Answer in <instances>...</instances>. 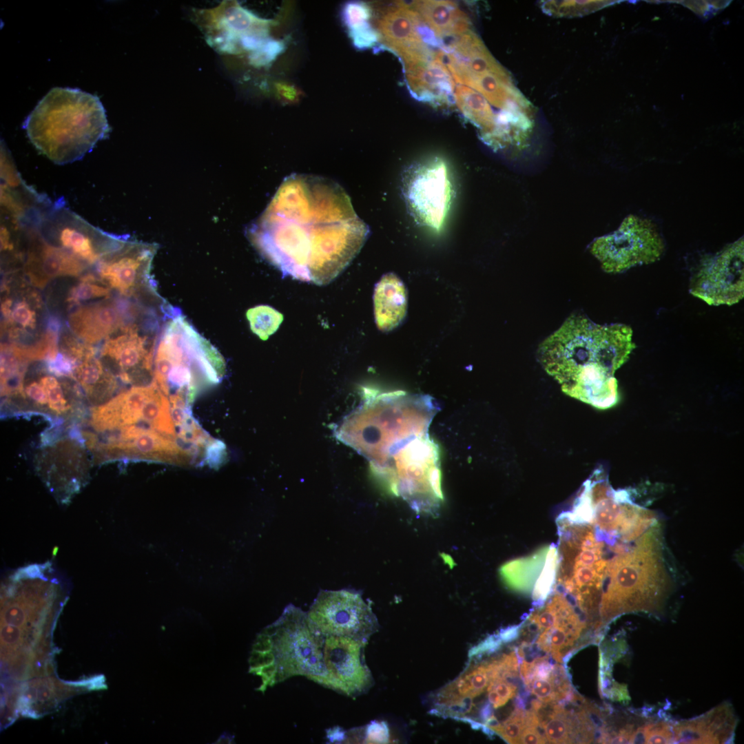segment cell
<instances>
[{
  "label": "cell",
  "instance_id": "7402d4cb",
  "mask_svg": "<svg viewBox=\"0 0 744 744\" xmlns=\"http://www.w3.org/2000/svg\"><path fill=\"white\" fill-rule=\"evenodd\" d=\"M30 235L23 269L32 286L42 289L56 278L76 277L89 267L66 249L47 241L37 228Z\"/></svg>",
  "mask_w": 744,
  "mask_h": 744
},
{
  "label": "cell",
  "instance_id": "7a4b0ae2",
  "mask_svg": "<svg viewBox=\"0 0 744 744\" xmlns=\"http://www.w3.org/2000/svg\"><path fill=\"white\" fill-rule=\"evenodd\" d=\"M635 347L629 326L601 325L572 314L539 344L537 358L567 395L608 409L619 398L614 373Z\"/></svg>",
  "mask_w": 744,
  "mask_h": 744
},
{
  "label": "cell",
  "instance_id": "d590c367",
  "mask_svg": "<svg viewBox=\"0 0 744 744\" xmlns=\"http://www.w3.org/2000/svg\"><path fill=\"white\" fill-rule=\"evenodd\" d=\"M279 92L285 101L288 102L296 101L298 99L297 90L289 85H280Z\"/></svg>",
  "mask_w": 744,
  "mask_h": 744
},
{
  "label": "cell",
  "instance_id": "52a82bcc",
  "mask_svg": "<svg viewBox=\"0 0 744 744\" xmlns=\"http://www.w3.org/2000/svg\"><path fill=\"white\" fill-rule=\"evenodd\" d=\"M559 541L556 586L578 606L599 599L608 564L603 541L592 525L572 519L564 511L557 518Z\"/></svg>",
  "mask_w": 744,
  "mask_h": 744
},
{
  "label": "cell",
  "instance_id": "277c9868",
  "mask_svg": "<svg viewBox=\"0 0 744 744\" xmlns=\"http://www.w3.org/2000/svg\"><path fill=\"white\" fill-rule=\"evenodd\" d=\"M23 127L37 151L57 165L81 159L111 130L97 96L59 87L38 103Z\"/></svg>",
  "mask_w": 744,
  "mask_h": 744
},
{
  "label": "cell",
  "instance_id": "603a6c76",
  "mask_svg": "<svg viewBox=\"0 0 744 744\" xmlns=\"http://www.w3.org/2000/svg\"><path fill=\"white\" fill-rule=\"evenodd\" d=\"M737 718L730 703H723L692 719L674 724V743H726L732 741Z\"/></svg>",
  "mask_w": 744,
  "mask_h": 744
},
{
  "label": "cell",
  "instance_id": "9c48e42d",
  "mask_svg": "<svg viewBox=\"0 0 744 744\" xmlns=\"http://www.w3.org/2000/svg\"><path fill=\"white\" fill-rule=\"evenodd\" d=\"M664 243L650 220L630 215L612 234L597 238L591 253L608 273H620L629 268L658 260Z\"/></svg>",
  "mask_w": 744,
  "mask_h": 744
},
{
  "label": "cell",
  "instance_id": "4fadbf2b",
  "mask_svg": "<svg viewBox=\"0 0 744 744\" xmlns=\"http://www.w3.org/2000/svg\"><path fill=\"white\" fill-rule=\"evenodd\" d=\"M157 245L127 236L116 249L97 263L100 279L122 297L137 299L143 295L158 296L151 277Z\"/></svg>",
  "mask_w": 744,
  "mask_h": 744
},
{
  "label": "cell",
  "instance_id": "44dd1931",
  "mask_svg": "<svg viewBox=\"0 0 744 744\" xmlns=\"http://www.w3.org/2000/svg\"><path fill=\"white\" fill-rule=\"evenodd\" d=\"M558 561L557 547L551 544L510 561L502 567L501 574L510 589L530 595L535 607H538L556 587Z\"/></svg>",
  "mask_w": 744,
  "mask_h": 744
},
{
  "label": "cell",
  "instance_id": "6da1fadb",
  "mask_svg": "<svg viewBox=\"0 0 744 744\" xmlns=\"http://www.w3.org/2000/svg\"><path fill=\"white\" fill-rule=\"evenodd\" d=\"M369 234L337 183L322 176L287 177L247 236L285 276L324 285L338 277Z\"/></svg>",
  "mask_w": 744,
  "mask_h": 744
},
{
  "label": "cell",
  "instance_id": "7c38bea8",
  "mask_svg": "<svg viewBox=\"0 0 744 744\" xmlns=\"http://www.w3.org/2000/svg\"><path fill=\"white\" fill-rule=\"evenodd\" d=\"M311 626L322 635L368 641L379 628L377 618L361 595L347 590H321L307 612Z\"/></svg>",
  "mask_w": 744,
  "mask_h": 744
},
{
  "label": "cell",
  "instance_id": "e0dca14e",
  "mask_svg": "<svg viewBox=\"0 0 744 744\" xmlns=\"http://www.w3.org/2000/svg\"><path fill=\"white\" fill-rule=\"evenodd\" d=\"M70 379L52 373L47 366L32 376L25 373L16 398L17 407L58 418L79 417L87 402L77 383L70 384Z\"/></svg>",
  "mask_w": 744,
  "mask_h": 744
},
{
  "label": "cell",
  "instance_id": "5b68a950",
  "mask_svg": "<svg viewBox=\"0 0 744 744\" xmlns=\"http://www.w3.org/2000/svg\"><path fill=\"white\" fill-rule=\"evenodd\" d=\"M158 340L152 382L170 402L190 403L200 391L223 378V357L179 309L169 305Z\"/></svg>",
  "mask_w": 744,
  "mask_h": 744
},
{
  "label": "cell",
  "instance_id": "4316f807",
  "mask_svg": "<svg viewBox=\"0 0 744 744\" xmlns=\"http://www.w3.org/2000/svg\"><path fill=\"white\" fill-rule=\"evenodd\" d=\"M374 316L379 330L387 332L399 326L406 315L407 292L403 282L387 273L375 285Z\"/></svg>",
  "mask_w": 744,
  "mask_h": 744
},
{
  "label": "cell",
  "instance_id": "8fae6325",
  "mask_svg": "<svg viewBox=\"0 0 744 744\" xmlns=\"http://www.w3.org/2000/svg\"><path fill=\"white\" fill-rule=\"evenodd\" d=\"M83 437L97 463L124 458L185 462L192 456L179 439L153 430L130 428L108 433L86 431Z\"/></svg>",
  "mask_w": 744,
  "mask_h": 744
},
{
  "label": "cell",
  "instance_id": "8992f818",
  "mask_svg": "<svg viewBox=\"0 0 744 744\" xmlns=\"http://www.w3.org/2000/svg\"><path fill=\"white\" fill-rule=\"evenodd\" d=\"M264 632L269 636L268 651L273 657L272 665L256 672L262 677L264 686H272L293 676H304L335 690L323 657L325 637L311 626L307 613L289 604Z\"/></svg>",
  "mask_w": 744,
  "mask_h": 744
},
{
  "label": "cell",
  "instance_id": "4dcf8cb0",
  "mask_svg": "<svg viewBox=\"0 0 744 744\" xmlns=\"http://www.w3.org/2000/svg\"><path fill=\"white\" fill-rule=\"evenodd\" d=\"M251 330L262 340H267L279 328L283 316L268 305H258L247 311Z\"/></svg>",
  "mask_w": 744,
  "mask_h": 744
},
{
  "label": "cell",
  "instance_id": "f546056e",
  "mask_svg": "<svg viewBox=\"0 0 744 744\" xmlns=\"http://www.w3.org/2000/svg\"><path fill=\"white\" fill-rule=\"evenodd\" d=\"M453 94L458 108L468 118L486 132L494 130L492 110L480 94L462 85L455 86Z\"/></svg>",
  "mask_w": 744,
  "mask_h": 744
},
{
  "label": "cell",
  "instance_id": "8d00e7d4",
  "mask_svg": "<svg viewBox=\"0 0 744 744\" xmlns=\"http://www.w3.org/2000/svg\"><path fill=\"white\" fill-rule=\"evenodd\" d=\"M1 633L3 640L9 643L17 642L20 636L17 629L10 627L3 628Z\"/></svg>",
  "mask_w": 744,
  "mask_h": 744
},
{
  "label": "cell",
  "instance_id": "484cf974",
  "mask_svg": "<svg viewBox=\"0 0 744 744\" xmlns=\"http://www.w3.org/2000/svg\"><path fill=\"white\" fill-rule=\"evenodd\" d=\"M38 464L41 472L46 473L48 480L63 479L79 484L87 468V456L85 448L72 440L58 441L48 446L39 454Z\"/></svg>",
  "mask_w": 744,
  "mask_h": 744
},
{
  "label": "cell",
  "instance_id": "ba28073f",
  "mask_svg": "<svg viewBox=\"0 0 744 744\" xmlns=\"http://www.w3.org/2000/svg\"><path fill=\"white\" fill-rule=\"evenodd\" d=\"M49 201L36 223L41 236L90 265L117 249L127 236L110 234L93 226L64 205Z\"/></svg>",
  "mask_w": 744,
  "mask_h": 744
},
{
  "label": "cell",
  "instance_id": "30bf717a",
  "mask_svg": "<svg viewBox=\"0 0 744 744\" xmlns=\"http://www.w3.org/2000/svg\"><path fill=\"white\" fill-rule=\"evenodd\" d=\"M166 413L165 400L152 383L132 386L107 402L92 407L88 424L94 433H107L129 428L157 431Z\"/></svg>",
  "mask_w": 744,
  "mask_h": 744
},
{
  "label": "cell",
  "instance_id": "d6a6232c",
  "mask_svg": "<svg viewBox=\"0 0 744 744\" xmlns=\"http://www.w3.org/2000/svg\"><path fill=\"white\" fill-rule=\"evenodd\" d=\"M112 289L94 275L86 274L69 291L67 302L72 306L96 298H109Z\"/></svg>",
  "mask_w": 744,
  "mask_h": 744
},
{
  "label": "cell",
  "instance_id": "f1b7e54d",
  "mask_svg": "<svg viewBox=\"0 0 744 744\" xmlns=\"http://www.w3.org/2000/svg\"><path fill=\"white\" fill-rule=\"evenodd\" d=\"M40 300L34 292L22 293L12 299L3 298L1 310L3 316L1 329L6 331L11 340H17L30 335L37 327L38 316L36 309L41 307Z\"/></svg>",
  "mask_w": 744,
  "mask_h": 744
},
{
  "label": "cell",
  "instance_id": "3957f363",
  "mask_svg": "<svg viewBox=\"0 0 744 744\" xmlns=\"http://www.w3.org/2000/svg\"><path fill=\"white\" fill-rule=\"evenodd\" d=\"M438 410L428 395L367 390L360 404L335 425L334 435L375 469L409 440L428 433Z\"/></svg>",
  "mask_w": 744,
  "mask_h": 744
},
{
  "label": "cell",
  "instance_id": "ac0fdd59",
  "mask_svg": "<svg viewBox=\"0 0 744 744\" xmlns=\"http://www.w3.org/2000/svg\"><path fill=\"white\" fill-rule=\"evenodd\" d=\"M130 299L109 298L81 304L69 315L71 331L82 342L91 346L105 341L123 329L141 326L139 319L152 313L145 311L141 304Z\"/></svg>",
  "mask_w": 744,
  "mask_h": 744
},
{
  "label": "cell",
  "instance_id": "d4e9b609",
  "mask_svg": "<svg viewBox=\"0 0 744 744\" xmlns=\"http://www.w3.org/2000/svg\"><path fill=\"white\" fill-rule=\"evenodd\" d=\"M404 68L409 89L415 97L433 103L449 102L455 84L451 74L435 54L431 60Z\"/></svg>",
  "mask_w": 744,
  "mask_h": 744
},
{
  "label": "cell",
  "instance_id": "cb8c5ba5",
  "mask_svg": "<svg viewBox=\"0 0 744 744\" xmlns=\"http://www.w3.org/2000/svg\"><path fill=\"white\" fill-rule=\"evenodd\" d=\"M72 378L92 407L107 402L118 393V378L96 356L92 346L74 360Z\"/></svg>",
  "mask_w": 744,
  "mask_h": 744
},
{
  "label": "cell",
  "instance_id": "d6986e66",
  "mask_svg": "<svg viewBox=\"0 0 744 744\" xmlns=\"http://www.w3.org/2000/svg\"><path fill=\"white\" fill-rule=\"evenodd\" d=\"M379 36L385 45L401 59L404 66L433 59L426 45L430 30L408 4L396 3L378 21Z\"/></svg>",
  "mask_w": 744,
  "mask_h": 744
},
{
  "label": "cell",
  "instance_id": "836d02e7",
  "mask_svg": "<svg viewBox=\"0 0 744 744\" xmlns=\"http://www.w3.org/2000/svg\"><path fill=\"white\" fill-rule=\"evenodd\" d=\"M527 724V711L517 707L502 723L493 727L490 731L502 736L509 743H519L521 735Z\"/></svg>",
  "mask_w": 744,
  "mask_h": 744
},
{
  "label": "cell",
  "instance_id": "e575fe53",
  "mask_svg": "<svg viewBox=\"0 0 744 744\" xmlns=\"http://www.w3.org/2000/svg\"><path fill=\"white\" fill-rule=\"evenodd\" d=\"M364 743H387L389 741V730L384 721H372L364 728Z\"/></svg>",
  "mask_w": 744,
  "mask_h": 744
},
{
  "label": "cell",
  "instance_id": "1f68e13d",
  "mask_svg": "<svg viewBox=\"0 0 744 744\" xmlns=\"http://www.w3.org/2000/svg\"><path fill=\"white\" fill-rule=\"evenodd\" d=\"M370 16L369 7L363 3L353 1L344 6L342 17L352 39L364 38L373 32L369 22Z\"/></svg>",
  "mask_w": 744,
  "mask_h": 744
},
{
  "label": "cell",
  "instance_id": "74e56055",
  "mask_svg": "<svg viewBox=\"0 0 744 744\" xmlns=\"http://www.w3.org/2000/svg\"><path fill=\"white\" fill-rule=\"evenodd\" d=\"M327 737L329 741H344L346 737V732L342 730L341 728L334 727L327 732Z\"/></svg>",
  "mask_w": 744,
  "mask_h": 744
},
{
  "label": "cell",
  "instance_id": "9a60e30c",
  "mask_svg": "<svg viewBox=\"0 0 744 744\" xmlns=\"http://www.w3.org/2000/svg\"><path fill=\"white\" fill-rule=\"evenodd\" d=\"M156 337L141 326L123 329L104 341L101 360L118 379L131 386L152 382Z\"/></svg>",
  "mask_w": 744,
  "mask_h": 744
},
{
  "label": "cell",
  "instance_id": "83f0119b",
  "mask_svg": "<svg viewBox=\"0 0 744 744\" xmlns=\"http://www.w3.org/2000/svg\"><path fill=\"white\" fill-rule=\"evenodd\" d=\"M410 7L437 37H455L468 31V18L452 1H416Z\"/></svg>",
  "mask_w": 744,
  "mask_h": 744
},
{
  "label": "cell",
  "instance_id": "2e32d148",
  "mask_svg": "<svg viewBox=\"0 0 744 744\" xmlns=\"http://www.w3.org/2000/svg\"><path fill=\"white\" fill-rule=\"evenodd\" d=\"M690 293L710 305H732L744 296L743 238L703 263L691 281Z\"/></svg>",
  "mask_w": 744,
  "mask_h": 744
},
{
  "label": "cell",
  "instance_id": "ffe728a7",
  "mask_svg": "<svg viewBox=\"0 0 744 744\" xmlns=\"http://www.w3.org/2000/svg\"><path fill=\"white\" fill-rule=\"evenodd\" d=\"M366 643L346 637H324L323 657L335 691L355 697L373 685V679L364 658Z\"/></svg>",
  "mask_w": 744,
  "mask_h": 744
},
{
  "label": "cell",
  "instance_id": "5bb4252c",
  "mask_svg": "<svg viewBox=\"0 0 744 744\" xmlns=\"http://www.w3.org/2000/svg\"><path fill=\"white\" fill-rule=\"evenodd\" d=\"M452 184L446 165L433 159L410 168L404 180L409 209L420 224L439 229L450 207Z\"/></svg>",
  "mask_w": 744,
  "mask_h": 744
}]
</instances>
